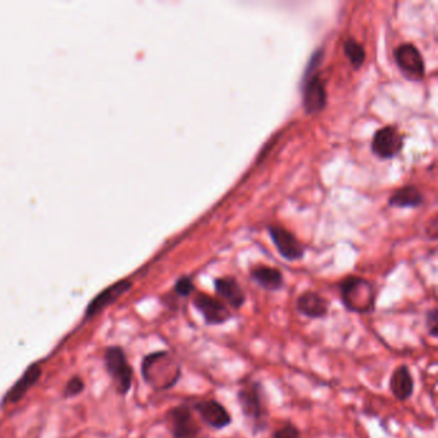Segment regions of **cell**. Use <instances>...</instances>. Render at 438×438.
<instances>
[{
	"label": "cell",
	"instance_id": "1",
	"mask_svg": "<svg viewBox=\"0 0 438 438\" xmlns=\"http://www.w3.org/2000/svg\"><path fill=\"white\" fill-rule=\"evenodd\" d=\"M144 381L156 390H166L172 387L180 378V366L167 353H156L144 359Z\"/></svg>",
	"mask_w": 438,
	"mask_h": 438
},
{
	"label": "cell",
	"instance_id": "2",
	"mask_svg": "<svg viewBox=\"0 0 438 438\" xmlns=\"http://www.w3.org/2000/svg\"><path fill=\"white\" fill-rule=\"evenodd\" d=\"M343 305L353 313L366 314L374 310L375 293L372 284L359 276H348L341 283Z\"/></svg>",
	"mask_w": 438,
	"mask_h": 438
},
{
	"label": "cell",
	"instance_id": "3",
	"mask_svg": "<svg viewBox=\"0 0 438 438\" xmlns=\"http://www.w3.org/2000/svg\"><path fill=\"white\" fill-rule=\"evenodd\" d=\"M105 366L111 374L116 384V388L125 395L132 387L133 371L125 357V353L118 347H111L105 353Z\"/></svg>",
	"mask_w": 438,
	"mask_h": 438
},
{
	"label": "cell",
	"instance_id": "4",
	"mask_svg": "<svg viewBox=\"0 0 438 438\" xmlns=\"http://www.w3.org/2000/svg\"><path fill=\"white\" fill-rule=\"evenodd\" d=\"M169 429L175 438H198L200 426L193 418L191 410L187 405H179L166 415Z\"/></svg>",
	"mask_w": 438,
	"mask_h": 438
},
{
	"label": "cell",
	"instance_id": "5",
	"mask_svg": "<svg viewBox=\"0 0 438 438\" xmlns=\"http://www.w3.org/2000/svg\"><path fill=\"white\" fill-rule=\"evenodd\" d=\"M237 399H238L240 410L247 419L258 421L267 414V409L264 405L262 387L260 386V383L255 382L246 387H242L237 395Z\"/></svg>",
	"mask_w": 438,
	"mask_h": 438
},
{
	"label": "cell",
	"instance_id": "6",
	"mask_svg": "<svg viewBox=\"0 0 438 438\" xmlns=\"http://www.w3.org/2000/svg\"><path fill=\"white\" fill-rule=\"evenodd\" d=\"M193 305L200 311L207 325L224 324L231 319L228 307L212 295L198 293L193 300Z\"/></svg>",
	"mask_w": 438,
	"mask_h": 438
},
{
	"label": "cell",
	"instance_id": "7",
	"mask_svg": "<svg viewBox=\"0 0 438 438\" xmlns=\"http://www.w3.org/2000/svg\"><path fill=\"white\" fill-rule=\"evenodd\" d=\"M402 147V135L393 126H386L374 134L372 142L373 152L381 158H392L397 156L401 152Z\"/></svg>",
	"mask_w": 438,
	"mask_h": 438
},
{
	"label": "cell",
	"instance_id": "8",
	"mask_svg": "<svg viewBox=\"0 0 438 438\" xmlns=\"http://www.w3.org/2000/svg\"><path fill=\"white\" fill-rule=\"evenodd\" d=\"M194 409L200 414V419L213 429L227 428L231 423V417L227 408L216 400H203L194 405Z\"/></svg>",
	"mask_w": 438,
	"mask_h": 438
},
{
	"label": "cell",
	"instance_id": "9",
	"mask_svg": "<svg viewBox=\"0 0 438 438\" xmlns=\"http://www.w3.org/2000/svg\"><path fill=\"white\" fill-rule=\"evenodd\" d=\"M395 58L397 66L406 75L420 79L424 75V61L421 58L419 50L413 44H402L395 52Z\"/></svg>",
	"mask_w": 438,
	"mask_h": 438
},
{
	"label": "cell",
	"instance_id": "10",
	"mask_svg": "<svg viewBox=\"0 0 438 438\" xmlns=\"http://www.w3.org/2000/svg\"><path fill=\"white\" fill-rule=\"evenodd\" d=\"M270 236L275 244L278 252L282 255V258H286L288 261H295V260H300L304 256V253H305L304 247L295 238V236L291 234L286 229L271 227Z\"/></svg>",
	"mask_w": 438,
	"mask_h": 438
},
{
	"label": "cell",
	"instance_id": "11",
	"mask_svg": "<svg viewBox=\"0 0 438 438\" xmlns=\"http://www.w3.org/2000/svg\"><path fill=\"white\" fill-rule=\"evenodd\" d=\"M326 105V92L322 79L313 74L306 80L304 89V107L307 114H319Z\"/></svg>",
	"mask_w": 438,
	"mask_h": 438
},
{
	"label": "cell",
	"instance_id": "12",
	"mask_svg": "<svg viewBox=\"0 0 438 438\" xmlns=\"http://www.w3.org/2000/svg\"><path fill=\"white\" fill-rule=\"evenodd\" d=\"M329 301L316 292H305L295 301V309L300 314L305 315L310 319H322L328 315Z\"/></svg>",
	"mask_w": 438,
	"mask_h": 438
},
{
	"label": "cell",
	"instance_id": "13",
	"mask_svg": "<svg viewBox=\"0 0 438 438\" xmlns=\"http://www.w3.org/2000/svg\"><path fill=\"white\" fill-rule=\"evenodd\" d=\"M215 291L234 310H239L246 302L244 291L231 276L215 279Z\"/></svg>",
	"mask_w": 438,
	"mask_h": 438
},
{
	"label": "cell",
	"instance_id": "14",
	"mask_svg": "<svg viewBox=\"0 0 438 438\" xmlns=\"http://www.w3.org/2000/svg\"><path fill=\"white\" fill-rule=\"evenodd\" d=\"M390 390L396 400L406 401L411 397L414 392V379L406 365H401L393 371L390 375Z\"/></svg>",
	"mask_w": 438,
	"mask_h": 438
},
{
	"label": "cell",
	"instance_id": "15",
	"mask_svg": "<svg viewBox=\"0 0 438 438\" xmlns=\"http://www.w3.org/2000/svg\"><path fill=\"white\" fill-rule=\"evenodd\" d=\"M129 288H130V282H127V280L118 282L114 286L107 288L105 291H103L101 295H96V298L90 302V305L86 310V315L87 316H93V315L98 314L101 310H103L105 307L114 302L120 295H124Z\"/></svg>",
	"mask_w": 438,
	"mask_h": 438
},
{
	"label": "cell",
	"instance_id": "16",
	"mask_svg": "<svg viewBox=\"0 0 438 438\" xmlns=\"http://www.w3.org/2000/svg\"><path fill=\"white\" fill-rule=\"evenodd\" d=\"M251 278L267 291H278L284 284L283 274L275 267H258L251 271Z\"/></svg>",
	"mask_w": 438,
	"mask_h": 438
},
{
	"label": "cell",
	"instance_id": "17",
	"mask_svg": "<svg viewBox=\"0 0 438 438\" xmlns=\"http://www.w3.org/2000/svg\"><path fill=\"white\" fill-rule=\"evenodd\" d=\"M40 374H41V369L39 365L30 366L26 373L22 375V378L7 393V396L4 399V404L6 402H17V401L21 400L25 396V393L36 383Z\"/></svg>",
	"mask_w": 438,
	"mask_h": 438
},
{
	"label": "cell",
	"instance_id": "18",
	"mask_svg": "<svg viewBox=\"0 0 438 438\" xmlns=\"http://www.w3.org/2000/svg\"><path fill=\"white\" fill-rule=\"evenodd\" d=\"M421 202H423V197L420 191L413 185H406L393 193V196L390 197V205L393 207L404 209V207H418L421 205Z\"/></svg>",
	"mask_w": 438,
	"mask_h": 438
},
{
	"label": "cell",
	"instance_id": "19",
	"mask_svg": "<svg viewBox=\"0 0 438 438\" xmlns=\"http://www.w3.org/2000/svg\"><path fill=\"white\" fill-rule=\"evenodd\" d=\"M344 53L355 68L362 66V63L365 61V50L362 48V44H359L356 40L347 39L344 41Z\"/></svg>",
	"mask_w": 438,
	"mask_h": 438
},
{
	"label": "cell",
	"instance_id": "20",
	"mask_svg": "<svg viewBox=\"0 0 438 438\" xmlns=\"http://www.w3.org/2000/svg\"><path fill=\"white\" fill-rule=\"evenodd\" d=\"M193 291H194V284L189 276H182L175 284V292L181 297H188Z\"/></svg>",
	"mask_w": 438,
	"mask_h": 438
},
{
	"label": "cell",
	"instance_id": "21",
	"mask_svg": "<svg viewBox=\"0 0 438 438\" xmlns=\"http://www.w3.org/2000/svg\"><path fill=\"white\" fill-rule=\"evenodd\" d=\"M273 438H300V430L292 423H286L282 428L276 429Z\"/></svg>",
	"mask_w": 438,
	"mask_h": 438
},
{
	"label": "cell",
	"instance_id": "22",
	"mask_svg": "<svg viewBox=\"0 0 438 438\" xmlns=\"http://www.w3.org/2000/svg\"><path fill=\"white\" fill-rule=\"evenodd\" d=\"M426 323H427L429 335L436 338L438 335V311L436 307L429 310L428 313H427Z\"/></svg>",
	"mask_w": 438,
	"mask_h": 438
},
{
	"label": "cell",
	"instance_id": "23",
	"mask_svg": "<svg viewBox=\"0 0 438 438\" xmlns=\"http://www.w3.org/2000/svg\"><path fill=\"white\" fill-rule=\"evenodd\" d=\"M83 390H84L83 381L80 378H72L71 381L67 383L66 396H75Z\"/></svg>",
	"mask_w": 438,
	"mask_h": 438
}]
</instances>
